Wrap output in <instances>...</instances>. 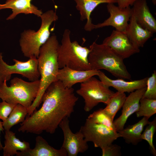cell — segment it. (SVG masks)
<instances>
[{
    "label": "cell",
    "instance_id": "cell-19",
    "mask_svg": "<svg viewBox=\"0 0 156 156\" xmlns=\"http://www.w3.org/2000/svg\"><path fill=\"white\" fill-rule=\"evenodd\" d=\"M125 33L135 46L142 47L153 34L138 24L132 12Z\"/></svg>",
    "mask_w": 156,
    "mask_h": 156
},
{
    "label": "cell",
    "instance_id": "cell-9",
    "mask_svg": "<svg viewBox=\"0 0 156 156\" xmlns=\"http://www.w3.org/2000/svg\"><path fill=\"white\" fill-rule=\"evenodd\" d=\"M80 129L86 141L92 142L94 147L101 149L121 137L118 132L103 125L92 122L87 118Z\"/></svg>",
    "mask_w": 156,
    "mask_h": 156
},
{
    "label": "cell",
    "instance_id": "cell-17",
    "mask_svg": "<svg viewBox=\"0 0 156 156\" xmlns=\"http://www.w3.org/2000/svg\"><path fill=\"white\" fill-rule=\"evenodd\" d=\"M36 144L33 149L30 148L25 152H18L16 156H67L66 151L61 147L55 148L50 145L46 140L40 136L35 139Z\"/></svg>",
    "mask_w": 156,
    "mask_h": 156
},
{
    "label": "cell",
    "instance_id": "cell-29",
    "mask_svg": "<svg viewBox=\"0 0 156 156\" xmlns=\"http://www.w3.org/2000/svg\"><path fill=\"white\" fill-rule=\"evenodd\" d=\"M121 149L120 146L112 143L101 149L102 155L103 156H120Z\"/></svg>",
    "mask_w": 156,
    "mask_h": 156
},
{
    "label": "cell",
    "instance_id": "cell-34",
    "mask_svg": "<svg viewBox=\"0 0 156 156\" xmlns=\"http://www.w3.org/2000/svg\"><path fill=\"white\" fill-rule=\"evenodd\" d=\"M3 82V81L1 80L0 78V85H1Z\"/></svg>",
    "mask_w": 156,
    "mask_h": 156
},
{
    "label": "cell",
    "instance_id": "cell-28",
    "mask_svg": "<svg viewBox=\"0 0 156 156\" xmlns=\"http://www.w3.org/2000/svg\"><path fill=\"white\" fill-rule=\"evenodd\" d=\"M142 97L156 99V70H154L151 75L148 78L146 90Z\"/></svg>",
    "mask_w": 156,
    "mask_h": 156
},
{
    "label": "cell",
    "instance_id": "cell-25",
    "mask_svg": "<svg viewBox=\"0 0 156 156\" xmlns=\"http://www.w3.org/2000/svg\"><path fill=\"white\" fill-rule=\"evenodd\" d=\"M137 117L143 116L149 118L156 113V99L142 98L138 110L135 113Z\"/></svg>",
    "mask_w": 156,
    "mask_h": 156
},
{
    "label": "cell",
    "instance_id": "cell-1",
    "mask_svg": "<svg viewBox=\"0 0 156 156\" xmlns=\"http://www.w3.org/2000/svg\"><path fill=\"white\" fill-rule=\"evenodd\" d=\"M78 100L72 88L65 87L60 81L56 80L45 91L41 108L27 115L18 131L37 135L43 131L54 133L62 121L74 112Z\"/></svg>",
    "mask_w": 156,
    "mask_h": 156
},
{
    "label": "cell",
    "instance_id": "cell-10",
    "mask_svg": "<svg viewBox=\"0 0 156 156\" xmlns=\"http://www.w3.org/2000/svg\"><path fill=\"white\" fill-rule=\"evenodd\" d=\"M64 135L61 147L66 151L68 156H77L79 153L86 151L88 148L87 142L85 140L80 129L74 133L70 129L68 118L64 119L59 125Z\"/></svg>",
    "mask_w": 156,
    "mask_h": 156
},
{
    "label": "cell",
    "instance_id": "cell-21",
    "mask_svg": "<svg viewBox=\"0 0 156 156\" xmlns=\"http://www.w3.org/2000/svg\"><path fill=\"white\" fill-rule=\"evenodd\" d=\"M145 117L136 123L124 127L118 132L127 144L136 145L142 141L141 135L144 127L150 122Z\"/></svg>",
    "mask_w": 156,
    "mask_h": 156
},
{
    "label": "cell",
    "instance_id": "cell-5",
    "mask_svg": "<svg viewBox=\"0 0 156 156\" xmlns=\"http://www.w3.org/2000/svg\"><path fill=\"white\" fill-rule=\"evenodd\" d=\"M41 24L37 31L31 29L24 31L21 34L19 40L21 50L24 55L29 58H38L41 47L50 37V26L58 19L55 12L48 10L40 16Z\"/></svg>",
    "mask_w": 156,
    "mask_h": 156
},
{
    "label": "cell",
    "instance_id": "cell-2",
    "mask_svg": "<svg viewBox=\"0 0 156 156\" xmlns=\"http://www.w3.org/2000/svg\"><path fill=\"white\" fill-rule=\"evenodd\" d=\"M55 35L50 37L40 48L37 58L38 68L40 79L38 94L30 107L27 109L30 115L42 103V97L49 86L56 81L59 69L58 62V49L59 45Z\"/></svg>",
    "mask_w": 156,
    "mask_h": 156
},
{
    "label": "cell",
    "instance_id": "cell-16",
    "mask_svg": "<svg viewBox=\"0 0 156 156\" xmlns=\"http://www.w3.org/2000/svg\"><path fill=\"white\" fill-rule=\"evenodd\" d=\"M131 8L137 22L153 33L156 32V20L150 12L146 0H138Z\"/></svg>",
    "mask_w": 156,
    "mask_h": 156
},
{
    "label": "cell",
    "instance_id": "cell-30",
    "mask_svg": "<svg viewBox=\"0 0 156 156\" xmlns=\"http://www.w3.org/2000/svg\"><path fill=\"white\" fill-rule=\"evenodd\" d=\"M16 105L3 101L0 103V119L3 122L6 120Z\"/></svg>",
    "mask_w": 156,
    "mask_h": 156
},
{
    "label": "cell",
    "instance_id": "cell-33",
    "mask_svg": "<svg viewBox=\"0 0 156 156\" xmlns=\"http://www.w3.org/2000/svg\"><path fill=\"white\" fill-rule=\"evenodd\" d=\"M152 2L153 4L155 5L156 4V0H152Z\"/></svg>",
    "mask_w": 156,
    "mask_h": 156
},
{
    "label": "cell",
    "instance_id": "cell-26",
    "mask_svg": "<svg viewBox=\"0 0 156 156\" xmlns=\"http://www.w3.org/2000/svg\"><path fill=\"white\" fill-rule=\"evenodd\" d=\"M87 119L92 122L103 125L116 131L113 120L103 108L94 112L89 115Z\"/></svg>",
    "mask_w": 156,
    "mask_h": 156
},
{
    "label": "cell",
    "instance_id": "cell-12",
    "mask_svg": "<svg viewBox=\"0 0 156 156\" xmlns=\"http://www.w3.org/2000/svg\"><path fill=\"white\" fill-rule=\"evenodd\" d=\"M107 8L109 17L102 23L94 25V29L112 26L116 30L125 32L131 15V8H120L114 3H107Z\"/></svg>",
    "mask_w": 156,
    "mask_h": 156
},
{
    "label": "cell",
    "instance_id": "cell-8",
    "mask_svg": "<svg viewBox=\"0 0 156 156\" xmlns=\"http://www.w3.org/2000/svg\"><path fill=\"white\" fill-rule=\"evenodd\" d=\"M14 64L9 65L3 59L2 53H0V78L3 82L9 80L12 75L19 74L27 78L31 81L39 79L40 75L38 68V59L29 58L25 62L13 59Z\"/></svg>",
    "mask_w": 156,
    "mask_h": 156
},
{
    "label": "cell",
    "instance_id": "cell-27",
    "mask_svg": "<svg viewBox=\"0 0 156 156\" xmlns=\"http://www.w3.org/2000/svg\"><path fill=\"white\" fill-rule=\"evenodd\" d=\"M156 130V118L146 125L144 131L141 135L142 140L146 141L149 144L151 153L153 155H156V150L153 144L154 135Z\"/></svg>",
    "mask_w": 156,
    "mask_h": 156
},
{
    "label": "cell",
    "instance_id": "cell-24",
    "mask_svg": "<svg viewBox=\"0 0 156 156\" xmlns=\"http://www.w3.org/2000/svg\"><path fill=\"white\" fill-rule=\"evenodd\" d=\"M125 93L117 91L110 97L103 109L114 121L115 116L122 107L126 98Z\"/></svg>",
    "mask_w": 156,
    "mask_h": 156
},
{
    "label": "cell",
    "instance_id": "cell-18",
    "mask_svg": "<svg viewBox=\"0 0 156 156\" xmlns=\"http://www.w3.org/2000/svg\"><path fill=\"white\" fill-rule=\"evenodd\" d=\"M53 1V0H52ZM32 0H7L3 4L0 3V10L5 9H11L12 13L6 18L11 20L18 14L23 13L25 14H34L40 17L43 13L41 10L31 4Z\"/></svg>",
    "mask_w": 156,
    "mask_h": 156
},
{
    "label": "cell",
    "instance_id": "cell-20",
    "mask_svg": "<svg viewBox=\"0 0 156 156\" xmlns=\"http://www.w3.org/2000/svg\"><path fill=\"white\" fill-rule=\"evenodd\" d=\"M76 3V7L79 11L80 20H87L85 29L90 31L94 29V24L92 23L90 15L91 13L99 5L103 3H115L114 0H74Z\"/></svg>",
    "mask_w": 156,
    "mask_h": 156
},
{
    "label": "cell",
    "instance_id": "cell-11",
    "mask_svg": "<svg viewBox=\"0 0 156 156\" xmlns=\"http://www.w3.org/2000/svg\"><path fill=\"white\" fill-rule=\"evenodd\" d=\"M102 43L109 47L123 60L140 51V48L132 43L125 32L116 30H113Z\"/></svg>",
    "mask_w": 156,
    "mask_h": 156
},
{
    "label": "cell",
    "instance_id": "cell-31",
    "mask_svg": "<svg viewBox=\"0 0 156 156\" xmlns=\"http://www.w3.org/2000/svg\"><path fill=\"white\" fill-rule=\"evenodd\" d=\"M117 3L118 6L123 8L132 6L134 3L138 0H114Z\"/></svg>",
    "mask_w": 156,
    "mask_h": 156
},
{
    "label": "cell",
    "instance_id": "cell-23",
    "mask_svg": "<svg viewBox=\"0 0 156 156\" xmlns=\"http://www.w3.org/2000/svg\"><path fill=\"white\" fill-rule=\"evenodd\" d=\"M27 114V108L20 104L16 105L6 120L2 122L5 131L10 130L14 126L23 122Z\"/></svg>",
    "mask_w": 156,
    "mask_h": 156
},
{
    "label": "cell",
    "instance_id": "cell-14",
    "mask_svg": "<svg viewBox=\"0 0 156 156\" xmlns=\"http://www.w3.org/2000/svg\"><path fill=\"white\" fill-rule=\"evenodd\" d=\"M99 70L92 69L79 70L64 67L59 69L57 79L60 81L65 87L71 88L76 83H81L91 77L98 76Z\"/></svg>",
    "mask_w": 156,
    "mask_h": 156
},
{
    "label": "cell",
    "instance_id": "cell-6",
    "mask_svg": "<svg viewBox=\"0 0 156 156\" xmlns=\"http://www.w3.org/2000/svg\"><path fill=\"white\" fill-rule=\"evenodd\" d=\"M6 82L4 80L0 85V99L10 104L29 107L38 94L40 79L27 82L15 77L11 80L9 86Z\"/></svg>",
    "mask_w": 156,
    "mask_h": 156
},
{
    "label": "cell",
    "instance_id": "cell-13",
    "mask_svg": "<svg viewBox=\"0 0 156 156\" xmlns=\"http://www.w3.org/2000/svg\"><path fill=\"white\" fill-rule=\"evenodd\" d=\"M146 89L144 87L131 92L127 96L123 105L121 115L114 120L113 123L116 131L118 132L124 127L128 118L139 109L140 101Z\"/></svg>",
    "mask_w": 156,
    "mask_h": 156
},
{
    "label": "cell",
    "instance_id": "cell-3",
    "mask_svg": "<svg viewBox=\"0 0 156 156\" xmlns=\"http://www.w3.org/2000/svg\"><path fill=\"white\" fill-rule=\"evenodd\" d=\"M88 60L91 69H104L119 79L130 80L131 76L125 65L123 59L108 46L96 41L90 46Z\"/></svg>",
    "mask_w": 156,
    "mask_h": 156
},
{
    "label": "cell",
    "instance_id": "cell-4",
    "mask_svg": "<svg viewBox=\"0 0 156 156\" xmlns=\"http://www.w3.org/2000/svg\"><path fill=\"white\" fill-rule=\"evenodd\" d=\"M70 31L65 30L58 49L59 68L64 67L79 70H91L88 56L89 48L81 46L76 41L72 42Z\"/></svg>",
    "mask_w": 156,
    "mask_h": 156
},
{
    "label": "cell",
    "instance_id": "cell-32",
    "mask_svg": "<svg viewBox=\"0 0 156 156\" xmlns=\"http://www.w3.org/2000/svg\"><path fill=\"white\" fill-rule=\"evenodd\" d=\"M5 130L3 128L2 122L0 120V134L1 131H3ZM3 146L1 144L0 138V151L3 150Z\"/></svg>",
    "mask_w": 156,
    "mask_h": 156
},
{
    "label": "cell",
    "instance_id": "cell-7",
    "mask_svg": "<svg viewBox=\"0 0 156 156\" xmlns=\"http://www.w3.org/2000/svg\"><path fill=\"white\" fill-rule=\"evenodd\" d=\"M77 94L84 100V109L89 112L99 103L106 105L114 92L94 76L81 83Z\"/></svg>",
    "mask_w": 156,
    "mask_h": 156
},
{
    "label": "cell",
    "instance_id": "cell-15",
    "mask_svg": "<svg viewBox=\"0 0 156 156\" xmlns=\"http://www.w3.org/2000/svg\"><path fill=\"white\" fill-rule=\"evenodd\" d=\"M100 80L105 85L112 87L118 92L125 93L131 92L136 90L146 87L148 77L131 81H126L122 79H112L108 77L105 73L99 71L98 76Z\"/></svg>",
    "mask_w": 156,
    "mask_h": 156
},
{
    "label": "cell",
    "instance_id": "cell-22",
    "mask_svg": "<svg viewBox=\"0 0 156 156\" xmlns=\"http://www.w3.org/2000/svg\"><path fill=\"white\" fill-rule=\"evenodd\" d=\"M4 138V146L2 150L3 156L16 155L17 151L23 152L30 148L28 142L21 141L16 138L15 133L10 130L5 131Z\"/></svg>",
    "mask_w": 156,
    "mask_h": 156
}]
</instances>
